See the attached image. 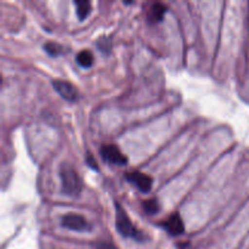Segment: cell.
Segmentation results:
<instances>
[{
    "label": "cell",
    "mask_w": 249,
    "mask_h": 249,
    "mask_svg": "<svg viewBox=\"0 0 249 249\" xmlns=\"http://www.w3.org/2000/svg\"><path fill=\"white\" fill-rule=\"evenodd\" d=\"M114 207H116L117 231H118V232L125 238H131V240L139 241V242L145 241V236H143V233L133 225V221L130 220V218L128 216L126 212L124 211L123 207H122L118 202H116Z\"/></svg>",
    "instance_id": "6da1fadb"
},
{
    "label": "cell",
    "mask_w": 249,
    "mask_h": 249,
    "mask_svg": "<svg viewBox=\"0 0 249 249\" xmlns=\"http://www.w3.org/2000/svg\"><path fill=\"white\" fill-rule=\"evenodd\" d=\"M60 178L63 194L71 197L79 196L82 191V180L72 165L62 163L60 167Z\"/></svg>",
    "instance_id": "7a4b0ae2"
},
{
    "label": "cell",
    "mask_w": 249,
    "mask_h": 249,
    "mask_svg": "<svg viewBox=\"0 0 249 249\" xmlns=\"http://www.w3.org/2000/svg\"><path fill=\"white\" fill-rule=\"evenodd\" d=\"M61 225H62L63 228L68 229V230L79 231V232L89 231L90 229H91V225H90V223L84 218V216L73 213L63 215L62 218H61Z\"/></svg>",
    "instance_id": "3957f363"
},
{
    "label": "cell",
    "mask_w": 249,
    "mask_h": 249,
    "mask_svg": "<svg viewBox=\"0 0 249 249\" xmlns=\"http://www.w3.org/2000/svg\"><path fill=\"white\" fill-rule=\"evenodd\" d=\"M100 153H101L102 160L109 164L125 165L128 163V158L116 145H104L100 150Z\"/></svg>",
    "instance_id": "277c9868"
},
{
    "label": "cell",
    "mask_w": 249,
    "mask_h": 249,
    "mask_svg": "<svg viewBox=\"0 0 249 249\" xmlns=\"http://www.w3.org/2000/svg\"><path fill=\"white\" fill-rule=\"evenodd\" d=\"M125 179L129 182L138 187L139 191L143 192V194H148L152 189V178L148 177L147 174L138 172V170H133V172L125 173Z\"/></svg>",
    "instance_id": "5b68a950"
},
{
    "label": "cell",
    "mask_w": 249,
    "mask_h": 249,
    "mask_svg": "<svg viewBox=\"0 0 249 249\" xmlns=\"http://www.w3.org/2000/svg\"><path fill=\"white\" fill-rule=\"evenodd\" d=\"M53 89L56 90V92L60 94V96L62 99H65L66 101L70 102H75L79 99V94H78L77 89H75L74 85L72 83L67 82V80L63 79H55L53 82Z\"/></svg>",
    "instance_id": "8992f818"
},
{
    "label": "cell",
    "mask_w": 249,
    "mask_h": 249,
    "mask_svg": "<svg viewBox=\"0 0 249 249\" xmlns=\"http://www.w3.org/2000/svg\"><path fill=\"white\" fill-rule=\"evenodd\" d=\"M160 225L172 236H180L185 232V226L179 213H173L169 218L160 223Z\"/></svg>",
    "instance_id": "52a82bcc"
},
{
    "label": "cell",
    "mask_w": 249,
    "mask_h": 249,
    "mask_svg": "<svg viewBox=\"0 0 249 249\" xmlns=\"http://www.w3.org/2000/svg\"><path fill=\"white\" fill-rule=\"evenodd\" d=\"M165 12H167V7L162 2H155L151 7L150 14H148V21L152 22V23L162 22L163 18H164Z\"/></svg>",
    "instance_id": "ba28073f"
},
{
    "label": "cell",
    "mask_w": 249,
    "mask_h": 249,
    "mask_svg": "<svg viewBox=\"0 0 249 249\" xmlns=\"http://www.w3.org/2000/svg\"><path fill=\"white\" fill-rule=\"evenodd\" d=\"M75 7H77V16L79 17L80 21L87 18L89 16L90 11H91V4L87 0H75L74 1Z\"/></svg>",
    "instance_id": "9c48e42d"
},
{
    "label": "cell",
    "mask_w": 249,
    "mask_h": 249,
    "mask_svg": "<svg viewBox=\"0 0 249 249\" xmlns=\"http://www.w3.org/2000/svg\"><path fill=\"white\" fill-rule=\"evenodd\" d=\"M77 63L83 68L91 67L94 63V55L89 50H82L77 55Z\"/></svg>",
    "instance_id": "30bf717a"
},
{
    "label": "cell",
    "mask_w": 249,
    "mask_h": 249,
    "mask_svg": "<svg viewBox=\"0 0 249 249\" xmlns=\"http://www.w3.org/2000/svg\"><path fill=\"white\" fill-rule=\"evenodd\" d=\"M142 208L146 213L150 214V215H153V214H157L158 212H160V207L157 199L151 198V199H147V201L142 202Z\"/></svg>",
    "instance_id": "8fae6325"
},
{
    "label": "cell",
    "mask_w": 249,
    "mask_h": 249,
    "mask_svg": "<svg viewBox=\"0 0 249 249\" xmlns=\"http://www.w3.org/2000/svg\"><path fill=\"white\" fill-rule=\"evenodd\" d=\"M44 50H45L46 53H48L50 56H53V57H56V56L63 53L65 49H63L62 46L60 45V44L53 43V41H49V43L44 44Z\"/></svg>",
    "instance_id": "7c38bea8"
},
{
    "label": "cell",
    "mask_w": 249,
    "mask_h": 249,
    "mask_svg": "<svg viewBox=\"0 0 249 249\" xmlns=\"http://www.w3.org/2000/svg\"><path fill=\"white\" fill-rule=\"evenodd\" d=\"M97 46L100 48V50L102 51V53H109V50H111V40L107 38H101L97 40Z\"/></svg>",
    "instance_id": "4fadbf2b"
},
{
    "label": "cell",
    "mask_w": 249,
    "mask_h": 249,
    "mask_svg": "<svg viewBox=\"0 0 249 249\" xmlns=\"http://www.w3.org/2000/svg\"><path fill=\"white\" fill-rule=\"evenodd\" d=\"M95 249H117L112 243L109 242H96L94 245Z\"/></svg>",
    "instance_id": "5bb4252c"
},
{
    "label": "cell",
    "mask_w": 249,
    "mask_h": 249,
    "mask_svg": "<svg viewBox=\"0 0 249 249\" xmlns=\"http://www.w3.org/2000/svg\"><path fill=\"white\" fill-rule=\"evenodd\" d=\"M87 164L89 165L90 168H92V169H95V170L99 169V168H97L96 160H94V157H92L91 153H88V155H87Z\"/></svg>",
    "instance_id": "9a60e30c"
}]
</instances>
